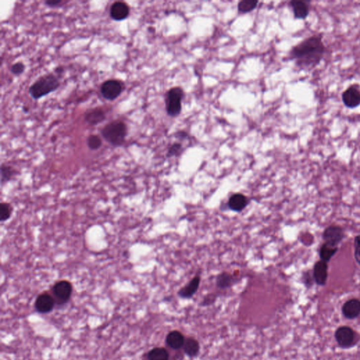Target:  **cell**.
<instances>
[{
	"instance_id": "cell-27",
	"label": "cell",
	"mask_w": 360,
	"mask_h": 360,
	"mask_svg": "<svg viewBox=\"0 0 360 360\" xmlns=\"http://www.w3.org/2000/svg\"><path fill=\"white\" fill-rule=\"evenodd\" d=\"M183 146L181 143L175 142L170 146L167 152V157L171 158L174 156H178L182 153Z\"/></svg>"
},
{
	"instance_id": "cell-13",
	"label": "cell",
	"mask_w": 360,
	"mask_h": 360,
	"mask_svg": "<svg viewBox=\"0 0 360 360\" xmlns=\"http://www.w3.org/2000/svg\"><path fill=\"white\" fill-rule=\"evenodd\" d=\"M309 1L303 0H292L290 6L292 8L294 17L297 19H306L310 14Z\"/></svg>"
},
{
	"instance_id": "cell-6",
	"label": "cell",
	"mask_w": 360,
	"mask_h": 360,
	"mask_svg": "<svg viewBox=\"0 0 360 360\" xmlns=\"http://www.w3.org/2000/svg\"><path fill=\"white\" fill-rule=\"evenodd\" d=\"M322 238L325 243L331 247H337L338 244L344 238V232L342 227L337 225H331L324 229Z\"/></svg>"
},
{
	"instance_id": "cell-30",
	"label": "cell",
	"mask_w": 360,
	"mask_h": 360,
	"mask_svg": "<svg viewBox=\"0 0 360 360\" xmlns=\"http://www.w3.org/2000/svg\"><path fill=\"white\" fill-rule=\"evenodd\" d=\"M63 1L61 0H46L45 1V4L49 7L55 8L56 6H60L62 4Z\"/></svg>"
},
{
	"instance_id": "cell-24",
	"label": "cell",
	"mask_w": 360,
	"mask_h": 360,
	"mask_svg": "<svg viewBox=\"0 0 360 360\" xmlns=\"http://www.w3.org/2000/svg\"><path fill=\"white\" fill-rule=\"evenodd\" d=\"M16 174V171L13 167L2 164L1 166V184L7 182Z\"/></svg>"
},
{
	"instance_id": "cell-22",
	"label": "cell",
	"mask_w": 360,
	"mask_h": 360,
	"mask_svg": "<svg viewBox=\"0 0 360 360\" xmlns=\"http://www.w3.org/2000/svg\"><path fill=\"white\" fill-rule=\"evenodd\" d=\"M199 344L194 338H188L185 341L184 350L185 353L189 357L197 356L199 352Z\"/></svg>"
},
{
	"instance_id": "cell-4",
	"label": "cell",
	"mask_w": 360,
	"mask_h": 360,
	"mask_svg": "<svg viewBox=\"0 0 360 360\" xmlns=\"http://www.w3.org/2000/svg\"><path fill=\"white\" fill-rule=\"evenodd\" d=\"M184 96V90L180 87H174L167 91L166 108L168 116L176 117L181 111V101Z\"/></svg>"
},
{
	"instance_id": "cell-17",
	"label": "cell",
	"mask_w": 360,
	"mask_h": 360,
	"mask_svg": "<svg viewBox=\"0 0 360 360\" xmlns=\"http://www.w3.org/2000/svg\"><path fill=\"white\" fill-rule=\"evenodd\" d=\"M343 313L348 319H355L360 315V301L353 298L349 300L343 306Z\"/></svg>"
},
{
	"instance_id": "cell-19",
	"label": "cell",
	"mask_w": 360,
	"mask_h": 360,
	"mask_svg": "<svg viewBox=\"0 0 360 360\" xmlns=\"http://www.w3.org/2000/svg\"><path fill=\"white\" fill-rule=\"evenodd\" d=\"M234 277L232 274L227 272H222L217 276L216 284L221 289L231 287L234 283Z\"/></svg>"
},
{
	"instance_id": "cell-14",
	"label": "cell",
	"mask_w": 360,
	"mask_h": 360,
	"mask_svg": "<svg viewBox=\"0 0 360 360\" xmlns=\"http://www.w3.org/2000/svg\"><path fill=\"white\" fill-rule=\"evenodd\" d=\"M55 301L48 293L40 295L36 301L37 311L41 313H48L54 308Z\"/></svg>"
},
{
	"instance_id": "cell-26",
	"label": "cell",
	"mask_w": 360,
	"mask_h": 360,
	"mask_svg": "<svg viewBox=\"0 0 360 360\" xmlns=\"http://www.w3.org/2000/svg\"><path fill=\"white\" fill-rule=\"evenodd\" d=\"M87 144L90 149L95 151L99 149L102 145V141L98 135H91L89 136L87 140Z\"/></svg>"
},
{
	"instance_id": "cell-8",
	"label": "cell",
	"mask_w": 360,
	"mask_h": 360,
	"mask_svg": "<svg viewBox=\"0 0 360 360\" xmlns=\"http://www.w3.org/2000/svg\"><path fill=\"white\" fill-rule=\"evenodd\" d=\"M73 292L72 285L69 281L63 280L56 282L53 286V293L61 303L68 301Z\"/></svg>"
},
{
	"instance_id": "cell-23",
	"label": "cell",
	"mask_w": 360,
	"mask_h": 360,
	"mask_svg": "<svg viewBox=\"0 0 360 360\" xmlns=\"http://www.w3.org/2000/svg\"><path fill=\"white\" fill-rule=\"evenodd\" d=\"M148 358L149 360H168L169 354L164 348H156L149 352Z\"/></svg>"
},
{
	"instance_id": "cell-15",
	"label": "cell",
	"mask_w": 360,
	"mask_h": 360,
	"mask_svg": "<svg viewBox=\"0 0 360 360\" xmlns=\"http://www.w3.org/2000/svg\"><path fill=\"white\" fill-rule=\"evenodd\" d=\"M106 119V113L101 108H93L88 111L85 115V121L91 126H97Z\"/></svg>"
},
{
	"instance_id": "cell-11",
	"label": "cell",
	"mask_w": 360,
	"mask_h": 360,
	"mask_svg": "<svg viewBox=\"0 0 360 360\" xmlns=\"http://www.w3.org/2000/svg\"><path fill=\"white\" fill-rule=\"evenodd\" d=\"M130 14L129 6L123 1H116L111 5L110 9V16L116 21H123Z\"/></svg>"
},
{
	"instance_id": "cell-5",
	"label": "cell",
	"mask_w": 360,
	"mask_h": 360,
	"mask_svg": "<svg viewBox=\"0 0 360 360\" xmlns=\"http://www.w3.org/2000/svg\"><path fill=\"white\" fill-rule=\"evenodd\" d=\"M101 96L108 101L117 99L123 91L121 82L117 80H108L101 85L100 88Z\"/></svg>"
},
{
	"instance_id": "cell-28",
	"label": "cell",
	"mask_w": 360,
	"mask_h": 360,
	"mask_svg": "<svg viewBox=\"0 0 360 360\" xmlns=\"http://www.w3.org/2000/svg\"><path fill=\"white\" fill-rule=\"evenodd\" d=\"M26 66L22 62H17L13 64L11 67V72L15 76H21L24 73Z\"/></svg>"
},
{
	"instance_id": "cell-21",
	"label": "cell",
	"mask_w": 360,
	"mask_h": 360,
	"mask_svg": "<svg viewBox=\"0 0 360 360\" xmlns=\"http://www.w3.org/2000/svg\"><path fill=\"white\" fill-rule=\"evenodd\" d=\"M258 4V0H243L238 3V11L240 14H248L256 9Z\"/></svg>"
},
{
	"instance_id": "cell-18",
	"label": "cell",
	"mask_w": 360,
	"mask_h": 360,
	"mask_svg": "<svg viewBox=\"0 0 360 360\" xmlns=\"http://www.w3.org/2000/svg\"><path fill=\"white\" fill-rule=\"evenodd\" d=\"M185 340L184 336L180 331H171L166 338V343L171 348L178 350L184 346Z\"/></svg>"
},
{
	"instance_id": "cell-2",
	"label": "cell",
	"mask_w": 360,
	"mask_h": 360,
	"mask_svg": "<svg viewBox=\"0 0 360 360\" xmlns=\"http://www.w3.org/2000/svg\"><path fill=\"white\" fill-rule=\"evenodd\" d=\"M60 87L57 76L53 73L41 77L29 88L28 92L33 99L38 100L50 93L54 92Z\"/></svg>"
},
{
	"instance_id": "cell-10",
	"label": "cell",
	"mask_w": 360,
	"mask_h": 360,
	"mask_svg": "<svg viewBox=\"0 0 360 360\" xmlns=\"http://www.w3.org/2000/svg\"><path fill=\"white\" fill-rule=\"evenodd\" d=\"M335 337L340 346L343 348H348L354 343V331L348 326H341L336 331Z\"/></svg>"
},
{
	"instance_id": "cell-3",
	"label": "cell",
	"mask_w": 360,
	"mask_h": 360,
	"mask_svg": "<svg viewBox=\"0 0 360 360\" xmlns=\"http://www.w3.org/2000/svg\"><path fill=\"white\" fill-rule=\"evenodd\" d=\"M103 138L110 144L121 146L124 144L128 135V127L121 121L111 122L101 130Z\"/></svg>"
},
{
	"instance_id": "cell-9",
	"label": "cell",
	"mask_w": 360,
	"mask_h": 360,
	"mask_svg": "<svg viewBox=\"0 0 360 360\" xmlns=\"http://www.w3.org/2000/svg\"><path fill=\"white\" fill-rule=\"evenodd\" d=\"M250 203V199L246 195L236 193L231 195L228 200L227 206L231 211L241 213Z\"/></svg>"
},
{
	"instance_id": "cell-1",
	"label": "cell",
	"mask_w": 360,
	"mask_h": 360,
	"mask_svg": "<svg viewBox=\"0 0 360 360\" xmlns=\"http://www.w3.org/2000/svg\"><path fill=\"white\" fill-rule=\"evenodd\" d=\"M325 50L322 36L314 35L293 46L289 56L296 61L298 67L309 70L319 64L324 57Z\"/></svg>"
},
{
	"instance_id": "cell-12",
	"label": "cell",
	"mask_w": 360,
	"mask_h": 360,
	"mask_svg": "<svg viewBox=\"0 0 360 360\" xmlns=\"http://www.w3.org/2000/svg\"><path fill=\"white\" fill-rule=\"evenodd\" d=\"M328 265L325 262L320 261L316 262L313 268V278L316 284L324 286L328 278Z\"/></svg>"
},
{
	"instance_id": "cell-20",
	"label": "cell",
	"mask_w": 360,
	"mask_h": 360,
	"mask_svg": "<svg viewBox=\"0 0 360 360\" xmlns=\"http://www.w3.org/2000/svg\"><path fill=\"white\" fill-rule=\"evenodd\" d=\"M338 248H333L331 246H328L327 244L324 243L321 246V247L319 249V257L321 261L325 262V263H328L331 261V258L333 256L338 252Z\"/></svg>"
},
{
	"instance_id": "cell-25",
	"label": "cell",
	"mask_w": 360,
	"mask_h": 360,
	"mask_svg": "<svg viewBox=\"0 0 360 360\" xmlns=\"http://www.w3.org/2000/svg\"><path fill=\"white\" fill-rule=\"evenodd\" d=\"M12 213V207L7 203H1L0 204V221L1 223L8 221L11 218Z\"/></svg>"
},
{
	"instance_id": "cell-29",
	"label": "cell",
	"mask_w": 360,
	"mask_h": 360,
	"mask_svg": "<svg viewBox=\"0 0 360 360\" xmlns=\"http://www.w3.org/2000/svg\"><path fill=\"white\" fill-rule=\"evenodd\" d=\"M354 248L355 259H356L358 264L360 266V235H358L355 238Z\"/></svg>"
},
{
	"instance_id": "cell-7",
	"label": "cell",
	"mask_w": 360,
	"mask_h": 360,
	"mask_svg": "<svg viewBox=\"0 0 360 360\" xmlns=\"http://www.w3.org/2000/svg\"><path fill=\"white\" fill-rule=\"evenodd\" d=\"M343 104L346 107L354 108L360 105V90L359 87L353 85L345 90L342 94Z\"/></svg>"
},
{
	"instance_id": "cell-16",
	"label": "cell",
	"mask_w": 360,
	"mask_h": 360,
	"mask_svg": "<svg viewBox=\"0 0 360 360\" xmlns=\"http://www.w3.org/2000/svg\"><path fill=\"white\" fill-rule=\"evenodd\" d=\"M200 282H201V276L200 275L195 276L186 286L180 290L178 295L182 298H190L198 291L199 288Z\"/></svg>"
}]
</instances>
